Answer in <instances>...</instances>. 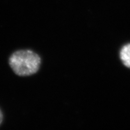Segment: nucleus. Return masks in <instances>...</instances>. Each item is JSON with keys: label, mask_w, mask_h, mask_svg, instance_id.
<instances>
[{"label": "nucleus", "mask_w": 130, "mask_h": 130, "mask_svg": "<svg viewBox=\"0 0 130 130\" xmlns=\"http://www.w3.org/2000/svg\"><path fill=\"white\" fill-rule=\"evenodd\" d=\"M41 63L40 56L29 50H21L15 53L9 58V64L16 74L21 76L35 74Z\"/></svg>", "instance_id": "f257e3e1"}, {"label": "nucleus", "mask_w": 130, "mask_h": 130, "mask_svg": "<svg viewBox=\"0 0 130 130\" xmlns=\"http://www.w3.org/2000/svg\"><path fill=\"white\" fill-rule=\"evenodd\" d=\"M120 56L125 66L130 68V43L124 46L121 48Z\"/></svg>", "instance_id": "f03ea898"}, {"label": "nucleus", "mask_w": 130, "mask_h": 130, "mask_svg": "<svg viewBox=\"0 0 130 130\" xmlns=\"http://www.w3.org/2000/svg\"><path fill=\"white\" fill-rule=\"evenodd\" d=\"M2 119H3V116H2V113L0 110V124H1L2 121Z\"/></svg>", "instance_id": "7ed1b4c3"}]
</instances>
